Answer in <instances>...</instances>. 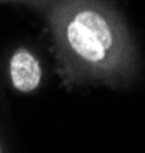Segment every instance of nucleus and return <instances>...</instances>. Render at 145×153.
<instances>
[{"label":"nucleus","instance_id":"1","mask_svg":"<svg viewBox=\"0 0 145 153\" xmlns=\"http://www.w3.org/2000/svg\"><path fill=\"white\" fill-rule=\"evenodd\" d=\"M60 43L78 61L89 66H104L115 58L116 34L109 19L90 6H70L55 20Z\"/></svg>","mask_w":145,"mask_h":153},{"label":"nucleus","instance_id":"2","mask_svg":"<svg viewBox=\"0 0 145 153\" xmlns=\"http://www.w3.org/2000/svg\"><path fill=\"white\" fill-rule=\"evenodd\" d=\"M9 75H11L12 86L18 92L29 94L40 86V81H41L40 61L28 49L20 48L11 57Z\"/></svg>","mask_w":145,"mask_h":153}]
</instances>
